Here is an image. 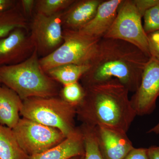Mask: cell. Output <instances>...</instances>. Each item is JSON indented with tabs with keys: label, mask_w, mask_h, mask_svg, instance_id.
Masks as SVG:
<instances>
[{
	"label": "cell",
	"mask_w": 159,
	"mask_h": 159,
	"mask_svg": "<svg viewBox=\"0 0 159 159\" xmlns=\"http://www.w3.org/2000/svg\"><path fill=\"white\" fill-rule=\"evenodd\" d=\"M150 57L132 44L122 40L102 38L81 77L84 87L116 79L135 93L141 83L143 71Z\"/></svg>",
	"instance_id": "cell-1"
},
{
	"label": "cell",
	"mask_w": 159,
	"mask_h": 159,
	"mask_svg": "<svg viewBox=\"0 0 159 159\" xmlns=\"http://www.w3.org/2000/svg\"><path fill=\"white\" fill-rule=\"evenodd\" d=\"M84 88V98L77 107L83 124L127 134L137 116L128 89L116 79Z\"/></svg>",
	"instance_id": "cell-2"
},
{
	"label": "cell",
	"mask_w": 159,
	"mask_h": 159,
	"mask_svg": "<svg viewBox=\"0 0 159 159\" xmlns=\"http://www.w3.org/2000/svg\"><path fill=\"white\" fill-rule=\"evenodd\" d=\"M35 50L25 61L14 65L0 67L1 84L14 91L22 100L31 97H56V81L43 70Z\"/></svg>",
	"instance_id": "cell-3"
},
{
	"label": "cell",
	"mask_w": 159,
	"mask_h": 159,
	"mask_svg": "<svg viewBox=\"0 0 159 159\" xmlns=\"http://www.w3.org/2000/svg\"><path fill=\"white\" fill-rule=\"evenodd\" d=\"M23 101L20 114L23 118L56 129L66 138L76 130L74 118L77 107L61 98L34 97Z\"/></svg>",
	"instance_id": "cell-4"
},
{
	"label": "cell",
	"mask_w": 159,
	"mask_h": 159,
	"mask_svg": "<svg viewBox=\"0 0 159 159\" xmlns=\"http://www.w3.org/2000/svg\"><path fill=\"white\" fill-rule=\"evenodd\" d=\"M63 42L58 48L46 57L40 58L42 68L47 72L65 64L89 66L100 39L80 31L63 29Z\"/></svg>",
	"instance_id": "cell-5"
},
{
	"label": "cell",
	"mask_w": 159,
	"mask_h": 159,
	"mask_svg": "<svg viewBox=\"0 0 159 159\" xmlns=\"http://www.w3.org/2000/svg\"><path fill=\"white\" fill-rule=\"evenodd\" d=\"M142 17L134 0H122L116 19L103 38L129 43L150 57L148 36L142 25Z\"/></svg>",
	"instance_id": "cell-6"
},
{
	"label": "cell",
	"mask_w": 159,
	"mask_h": 159,
	"mask_svg": "<svg viewBox=\"0 0 159 159\" xmlns=\"http://www.w3.org/2000/svg\"><path fill=\"white\" fill-rule=\"evenodd\" d=\"M12 129L21 148L29 157L48 150L66 138L56 129L25 118L20 119Z\"/></svg>",
	"instance_id": "cell-7"
},
{
	"label": "cell",
	"mask_w": 159,
	"mask_h": 159,
	"mask_svg": "<svg viewBox=\"0 0 159 159\" xmlns=\"http://www.w3.org/2000/svg\"><path fill=\"white\" fill-rule=\"evenodd\" d=\"M62 13L46 16L35 12L31 17L29 33L40 58L53 53L63 42Z\"/></svg>",
	"instance_id": "cell-8"
},
{
	"label": "cell",
	"mask_w": 159,
	"mask_h": 159,
	"mask_svg": "<svg viewBox=\"0 0 159 159\" xmlns=\"http://www.w3.org/2000/svg\"><path fill=\"white\" fill-rule=\"evenodd\" d=\"M159 97V58H149L145 66L139 88L130 99L137 116L152 113Z\"/></svg>",
	"instance_id": "cell-9"
},
{
	"label": "cell",
	"mask_w": 159,
	"mask_h": 159,
	"mask_svg": "<svg viewBox=\"0 0 159 159\" xmlns=\"http://www.w3.org/2000/svg\"><path fill=\"white\" fill-rule=\"evenodd\" d=\"M35 50L29 29L18 28L0 39V67L23 62Z\"/></svg>",
	"instance_id": "cell-10"
},
{
	"label": "cell",
	"mask_w": 159,
	"mask_h": 159,
	"mask_svg": "<svg viewBox=\"0 0 159 159\" xmlns=\"http://www.w3.org/2000/svg\"><path fill=\"white\" fill-rule=\"evenodd\" d=\"M99 148L104 159H124L134 148L126 134L96 126Z\"/></svg>",
	"instance_id": "cell-11"
},
{
	"label": "cell",
	"mask_w": 159,
	"mask_h": 159,
	"mask_svg": "<svg viewBox=\"0 0 159 159\" xmlns=\"http://www.w3.org/2000/svg\"><path fill=\"white\" fill-rule=\"evenodd\" d=\"M122 0L102 1L89 22L79 31L97 39L103 38L112 25Z\"/></svg>",
	"instance_id": "cell-12"
},
{
	"label": "cell",
	"mask_w": 159,
	"mask_h": 159,
	"mask_svg": "<svg viewBox=\"0 0 159 159\" xmlns=\"http://www.w3.org/2000/svg\"><path fill=\"white\" fill-rule=\"evenodd\" d=\"M103 0H75L61 15L63 29L79 31L94 17Z\"/></svg>",
	"instance_id": "cell-13"
},
{
	"label": "cell",
	"mask_w": 159,
	"mask_h": 159,
	"mask_svg": "<svg viewBox=\"0 0 159 159\" xmlns=\"http://www.w3.org/2000/svg\"><path fill=\"white\" fill-rule=\"evenodd\" d=\"M84 140L81 129L75 131L61 143L42 153L30 157L29 159H70L84 155Z\"/></svg>",
	"instance_id": "cell-14"
},
{
	"label": "cell",
	"mask_w": 159,
	"mask_h": 159,
	"mask_svg": "<svg viewBox=\"0 0 159 159\" xmlns=\"http://www.w3.org/2000/svg\"><path fill=\"white\" fill-rule=\"evenodd\" d=\"M23 101L14 91L0 86V124L13 129L19 121Z\"/></svg>",
	"instance_id": "cell-15"
},
{
	"label": "cell",
	"mask_w": 159,
	"mask_h": 159,
	"mask_svg": "<svg viewBox=\"0 0 159 159\" xmlns=\"http://www.w3.org/2000/svg\"><path fill=\"white\" fill-rule=\"evenodd\" d=\"M19 144L12 129L0 124V159H29Z\"/></svg>",
	"instance_id": "cell-16"
},
{
	"label": "cell",
	"mask_w": 159,
	"mask_h": 159,
	"mask_svg": "<svg viewBox=\"0 0 159 159\" xmlns=\"http://www.w3.org/2000/svg\"><path fill=\"white\" fill-rule=\"evenodd\" d=\"M18 6L0 12V39L7 37L18 28L29 29L28 19Z\"/></svg>",
	"instance_id": "cell-17"
},
{
	"label": "cell",
	"mask_w": 159,
	"mask_h": 159,
	"mask_svg": "<svg viewBox=\"0 0 159 159\" xmlns=\"http://www.w3.org/2000/svg\"><path fill=\"white\" fill-rule=\"evenodd\" d=\"M90 66L65 64L55 67L46 72L55 81L64 86L78 82Z\"/></svg>",
	"instance_id": "cell-18"
},
{
	"label": "cell",
	"mask_w": 159,
	"mask_h": 159,
	"mask_svg": "<svg viewBox=\"0 0 159 159\" xmlns=\"http://www.w3.org/2000/svg\"><path fill=\"white\" fill-rule=\"evenodd\" d=\"M80 129L84 140V159H104L99 149L95 127L83 124Z\"/></svg>",
	"instance_id": "cell-19"
},
{
	"label": "cell",
	"mask_w": 159,
	"mask_h": 159,
	"mask_svg": "<svg viewBox=\"0 0 159 159\" xmlns=\"http://www.w3.org/2000/svg\"><path fill=\"white\" fill-rule=\"evenodd\" d=\"M75 0H36L35 9L36 13L51 16L65 11Z\"/></svg>",
	"instance_id": "cell-20"
},
{
	"label": "cell",
	"mask_w": 159,
	"mask_h": 159,
	"mask_svg": "<svg viewBox=\"0 0 159 159\" xmlns=\"http://www.w3.org/2000/svg\"><path fill=\"white\" fill-rule=\"evenodd\" d=\"M85 89L78 82L64 86L61 91V99L77 107L84 98Z\"/></svg>",
	"instance_id": "cell-21"
},
{
	"label": "cell",
	"mask_w": 159,
	"mask_h": 159,
	"mask_svg": "<svg viewBox=\"0 0 159 159\" xmlns=\"http://www.w3.org/2000/svg\"><path fill=\"white\" fill-rule=\"evenodd\" d=\"M156 4L143 15V28L147 34L159 30V0H156Z\"/></svg>",
	"instance_id": "cell-22"
},
{
	"label": "cell",
	"mask_w": 159,
	"mask_h": 159,
	"mask_svg": "<svg viewBox=\"0 0 159 159\" xmlns=\"http://www.w3.org/2000/svg\"><path fill=\"white\" fill-rule=\"evenodd\" d=\"M151 57L159 58V30L147 34Z\"/></svg>",
	"instance_id": "cell-23"
},
{
	"label": "cell",
	"mask_w": 159,
	"mask_h": 159,
	"mask_svg": "<svg viewBox=\"0 0 159 159\" xmlns=\"http://www.w3.org/2000/svg\"><path fill=\"white\" fill-rule=\"evenodd\" d=\"M20 7L23 14L28 19L32 17L33 11L35 9L36 1L34 0H21L19 2Z\"/></svg>",
	"instance_id": "cell-24"
},
{
	"label": "cell",
	"mask_w": 159,
	"mask_h": 159,
	"mask_svg": "<svg viewBox=\"0 0 159 159\" xmlns=\"http://www.w3.org/2000/svg\"><path fill=\"white\" fill-rule=\"evenodd\" d=\"M124 159H148V148L134 147Z\"/></svg>",
	"instance_id": "cell-25"
},
{
	"label": "cell",
	"mask_w": 159,
	"mask_h": 159,
	"mask_svg": "<svg viewBox=\"0 0 159 159\" xmlns=\"http://www.w3.org/2000/svg\"><path fill=\"white\" fill-rule=\"evenodd\" d=\"M16 1L13 0H0V12L6 11L16 6Z\"/></svg>",
	"instance_id": "cell-26"
},
{
	"label": "cell",
	"mask_w": 159,
	"mask_h": 159,
	"mask_svg": "<svg viewBox=\"0 0 159 159\" xmlns=\"http://www.w3.org/2000/svg\"><path fill=\"white\" fill-rule=\"evenodd\" d=\"M148 151V159H159V146H150Z\"/></svg>",
	"instance_id": "cell-27"
},
{
	"label": "cell",
	"mask_w": 159,
	"mask_h": 159,
	"mask_svg": "<svg viewBox=\"0 0 159 159\" xmlns=\"http://www.w3.org/2000/svg\"><path fill=\"white\" fill-rule=\"evenodd\" d=\"M147 133L148 134L153 133L156 134H159V122L152 128L150 129Z\"/></svg>",
	"instance_id": "cell-28"
},
{
	"label": "cell",
	"mask_w": 159,
	"mask_h": 159,
	"mask_svg": "<svg viewBox=\"0 0 159 159\" xmlns=\"http://www.w3.org/2000/svg\"><path fill=\"white\" fill-rule=\"evenodd\" d=\"M81 156L80 157H74L72 158H70V159H80V158L81 157Z\"/></svg>",
	"instance_id": "cell-29"
},
{
	"label": "cell",
	"mask_w": 159,
	"mask_h": 159,
	"mask_svg": "<svg viewBox=\"0 0 159 159\" xmlns=\"http://www.w3.org/2000/svg\"><path fill=\"white\" fill-rule=\"evenodd\" d=\"M84 155L82 156L80 158V159H84Z\"/></svg>",
	"instance_id": "cell-30"
},
{
	"label": "cell",
	"mask_w": 159,
	"mask_h": 159,
	"mask_svg": "<svg viewBox=\"0 0 159 159\" xmlns=\"http://www.w3.org/2000/svg\"><path fill=\"white\" fill-rule=\"evenodd\" d=\"M1 85H2V84L0 83V86H1Z\"/></svg>",
	"instance_id": "cell-31"
},
{
	"label": "cell",
	"mask_w": 159,
	"mask_h": 159,
	"mask_svg": "<svg viewBox=\"0 0 159 159\" xmlns=\"http://www.w3.org/2000/svg\"><path fill=\"white\" fill-rule=\"evenodd\" d=\"M0 83H1V81H0Z\"/></svg>",
	"instance_id": "cell-32"
}]
</instances>
